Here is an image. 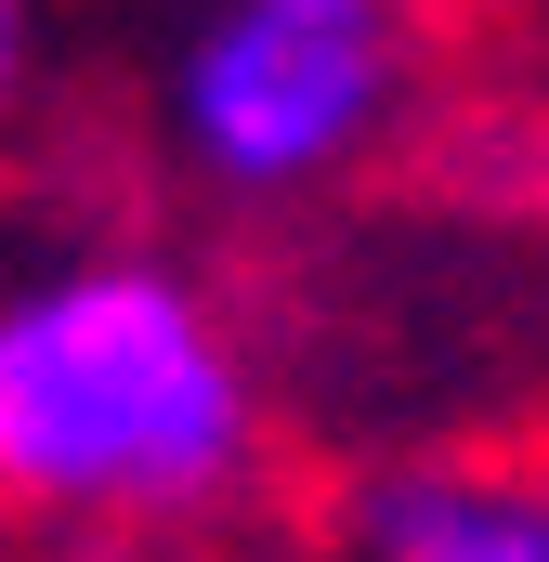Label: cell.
<instances>
[{"mask_svg": "<svg viewBox=\"0 0 549 562\" xmlns=\"http://www.w3.org/2000/svg\"><path fill=\"white\" fill-rule=\"evenodd\" d=\"M354 562H549L537 445H432L354 484Z\"/></svg>", "mask_w": 549, "mask_h": 562, "instance_id": "3957f363", "label": "cell"}, {"mask_svg": "<svg viewBox=\"0 0 549 562\" xmlns=\"http://www.w3.org/2000/svg\"><path fill=\"white\" fill-rule=\"evenodd\" d=\"M262 471V367L170 249H79L0 288V524L157 537Z\"/></svg>", "mask_w": 549, "mask_h": 562, "instance_id": "6da1fadb", "label": "cell"}, {"mask_svg": "<svg viewBox=\"0 0 549 562\" xmlns=\"http://www.w3.org/2000/svg\"><path fill=\"white\" fill-rule=\"evenodd\" d=\"M418 92V0H197L157 79L170 157L236 196L288 210L367 170Z\"/></svg>", "mask_w": 549, "mask_h": 562, "instance_id": "7a4b0ae2", "label": "cell"}, {"mask_svg": "<svg viewBox=\"0 0 549 562\" xmlns=\"http://www.w3.org/2000/svg\"><path fill=\"white\" fill-rule=\"evenodd\" d=\"M26 66H40V13H26V0H0V119L26 105Z\"/></svg>", "mask_w": 549, "mask_h": 562, "instance_id": "277c9868", "label": "cell"}]
</instances>
